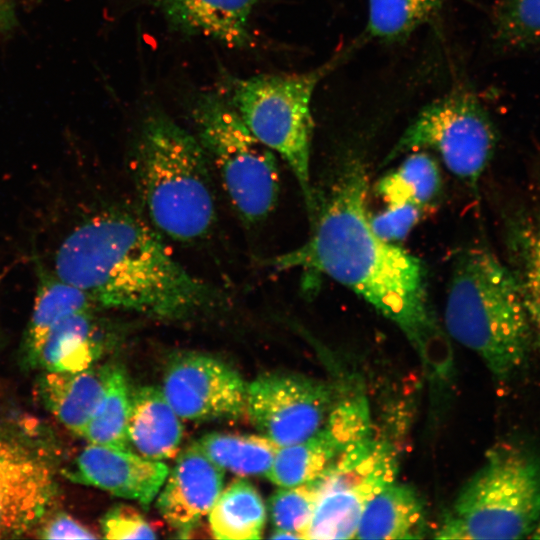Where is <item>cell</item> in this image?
Returning <instances> with one entry per match:
<instances>
[{"instance_id": "83f0119b", "label": "cell", "mask_w": 540, "mask_h": 540, "mask_svg": "<svg viewBox=\"0 0 540 540\" xmlns=\"http://www.w3.org/2000/svg\"><path fill=\"white\" fill-rule=\"evenodd\" d=\"M317 498L314 481L280 487L269 500V512L274 526L271 538L306 539Z\"/></svg>"}, {"instance_id": "5bb4252c", "label": "cell", "mask_w": 540, "mask_h": 540, "mask_svg": "<svg viewBox=\"0 0 540 540\" xmlns=\"http://www.w3.org/2000/svg\"><path fill=\"white\" fill-rule=\"evenodd\" d=\"M169 473L161 461L147 459L131 450L89 443L64 472L75 483L136 500L148 508Z\"/></svg>"}, {"instance_id": "3957f363", "label": "cell", "mask_w": 540, "mask_h": 540, "mask_svg": "<svg viewBox=\"0 0 540 540\" xmlns=\"http://www.w3.org/2000/svg\"><path fill=\"white\" fill-rule=\"evenodd\" d=\"M444 322L449 336L475 352L502 384L520 372L535 344L516 277L482 247L464 249L456 256Z\"/></svg>"}, {"instance_id": "7a4b0ae2", "label": "cell", "mask_w": 540, "mask_h": 540, "mask_svg": "<svg viewBox=\"0 0 540 540\" xmlns=\"http://www.w3.org/2000/svg\"><path fill=\"white\" fill-rule=\"evenodd\" d=\"M53 271L99 308L179 319L224 300L221 291L188 272L151 227L121 211L77 225L58 247Z\"/></svg>"}, {"instance_id": "ba28073f", "label": "cell", "mask_w": 540, "mask_h": 540, "mask_svg": "<svg viewBox=\"0 0 540 540\" xmlns=\"http://www.w3.org/2000/svg\"><path fill=\"white\" fill-rule=\"evenodd\" d=\"M495 126L477 96L460 88L426 105L405 129L384 164L432 149L458 179L476 188L496 148Z\"/></svg>"}, {"instance_id": "8fae6325", "label": "cell", "mask_w": 540, "mask_h": 540, "mask_svg": "<svg viewBox=\"0 0 540 540\" xmlns=\"http://www.w3.org/2000/svg\"><path fill=\"white\" fill-rule=\"evenodd\" d=\"M247 386L224 362L188 353L170 362L162 391L180 418L202 421L238 418L246 413Z\"/></svg>"}, {"instance_id": "cb8c5ba5", "label": "cell", "mask_w": 540, "mask_h": 540, "mask_svg": "<svg viewBox=\"0 0 540 540\" xmlns=\"http://www.w3.org/2000/svg\"><path fill=\"white\" fill-rule=\"evenodd\" d=\"M104 389L82 435L88 443L131 450L127 425L130 389L125 370L115 364L102 367Z\"/></svg>"}, {"instance_id": "9c48e42d", "label": "cell", "mask_w": 540, "mask_h": 540, "mask_svg": "<svg viewBox=\"0 0 540 540\" xmlns=\"http://www.w3.org/2000/svg\"><path fill=\"white\" fill-rule=\"evenodd\" d=\"M397 472L391 444L366 436L347 446L313 480L318 498L306 539L355 538L365 506Z\"/></svg>"}, {"instance_id": "2e32d148", "label": "cell", "mask_w": 540, "mask_h": 540, "mask_svg": "<svg viewBox=\"0 0 540 540\" xmlns=\"http://www.w3.org/2000/svg\"><path fill=\"white\" fill-rule=\"evenodd\" d=\"M150 2L177 34L208 38L232 49H249L255 44L251 18L259 0Z\"/></svg>"}, {"instance_id": "44dd1931", "label": "cell", "mask_w": 540, "mask_h": 540, "mask_svg": "<svg viewBox=\"0 0 540 540\" xmlns=\"http://www.w3.org/2000/svg\"><path fill=\"white\" fill-rule=\"evenodd\" d=\"M37 288L33 310L23 338V355L35 366L41 345L49 331L73 313L97 310L96 303L82 290L59 278L36 262Z\"/></svg>"}, {"instance_id": "4dcf8cb0", "label": "cell", "mask_w": 540, "mask_h": 540, "mask_svg": "<svg viewBox=\"0 0 540 540\" xmlns=\"http://www.w3.org/2000/svg\"><path fill=\"white\" fill-rule=\"evenodd\" d=\"M423 209L409 203L388 204V208L370 218L375 234L387 242L399 241L418 223Z\"/></svg>"}, {"instance_id": "5b68a950", "label": "cell", "mask_w": 540, "mask_h": 540, "mask_svg": "<svg viewBox=\"0 0 540 540\" xmlns=\"http://www.w3.org/2000/svg\"><path fill=\"white\" fill-rule=\"evenodd\" d=\"M540 521V453L508 440L492 446L459 492L435 537L522 539Z\"/></svg>"}, {"instance_id": "484cf974", "label": "cell", "mask_w": 540, "mask_h": 540, "mask_svg": "<svg viewBox=\"0 0 540 540\" xmlns=\"http://www.w3.org/2000/svg\"><path fill=\"white\" fill-rule=\"evenodd\" d=\"M375 188L387 204L409 203L424 210L439 197L442 178L436 160L424 150H417L383 176Z\"/></svg>"}, {"instance_id": "8992f818", "label": "cell", "mask_w": 540, "mask_h": 540, "mask_svg": "<svg viewBox=\"0 0 540 540\" xmlns=\"http://www.w3.org/2000/svg\"><path fill=\"white\" fill-rule=\"evenodd\" d=\"M340 60L335 56L320 67L302 73L226 76L220 92L252 134L289 166L303 195L310 222L318 210L310 176L314 126L311 100L317 84Z\"/></svg>"}, {"instance_id": "7c38bea8", "label": "cell", "mask_w": 540, "mask_h": 540, "mask_svg": "<svg viewBox=\"0 0 540 540\" xmlns=\"http://www.w3.org/2000/svg\"><path fill=\"white\" fill-rule=\"evenodd\" d=\"M369 423L363 399L335 404L317 432L301 442L279 447L266 478L279 487L317 479L347 446L368 436Z\"/></svg>"}, {"instance_id": "7402d4cb", "label": "cell", "mask_w": 540, "mask_h": 540, "mask_svg": "<svg viewBox=\"0 0 540 540\" xmlns=\"http://www.w3.org/2000/svg\"><path fill=\"white\" fill-rule=\"evenodd\" d=\"M424 518V502L416 490L394 481L369 500L355 538H421Z\"/></svg>"}, {"instance_id": "9a60e30c", "label": "cell", "mask_w": 540, "mask_h": 540, "mask_svg": "<svg viewBox=\"0 0 540 540\" xmlns=\"http://www.w3.org/2000/svg\"><path fill=\"white\" fill-rule=\"evenodd\" d=\"M223 469L193 443L182 450L159 491L156 507L183 536L209 514L223 490Z\"/></svg>"}, {"instance_id": "603a6c76", "label": "cell", "mask_w": 540, "mask_h": 540, "mask_svg": "<svg viewBox=\"0 0 540 540\" xmlns=\"http://www.w3.org/2000/svg\"><path fill=\"white\" fill-rule=\"evenodd\" d=\"M208 515L211 532L217 539H259L265 525L266 508L254 485L238 478L221 491Z\"/></svg>"}, {"instance_id": "f546056e", "label": "cell", "mask_w": 540, "mask_h": 540, "mask_svg": "<svg viewBox=\"0 0 540 540\" xmlns=\"http://www.w3.org/2000/svg\"><path fill=\"white\" fill-rule=\"evenodd\" d=\"M107 539H154L156 532L149 522L134 508L127 505L112 507L101 522Z\"/></svg>"}, {"instance_id": "e0dca14e", "label": "cell", "mask_w": 540, "mask_h": 540, "mask_svg": "<svg viewBox=\"0 0 540 540\" xmlns=\"http://www.w3.org/2000/svg\"><path fill=\"white\" fill-rule=\"evenodd\" d=\"M127 433L130 448L159 461L177 454L183 426L162 389L142 386L130 392Z\"/></svg>"}, {"instance_id": "277c9868", "label": "cell", "mask_w": 540, "mask_h": 540, "mask_svg": "<svg viewBox=\"0 0 540 540\" xmlns=\"http://www.w3.org/2000/svg\"><path fill=\"white\" fill-rule=\"evenodd\" d=\"M135 156L139 195L153 227L179 242L206 237L216 201L210 162L196 135L152 109L142 120Z\"/></svg>"}, {"instance_id": "4316f807", "label": "cell", "mask_w": 540, "mask_h": 540, "mask_svg": "<svg viewBox=\"0 0 540 540\" xmlns=\"http://www.w3.org/2000/svg\"><path fill=\"white\" fill-rule=\"evenodd\" d=\"M443 0H368L367 36L397 41L431 19Z\"/></svg>"}, {"instance_id": "4fadbf2b", "label": "cell", "mask_w": 540, "mask_h": 540, "mask_svg": "<svg viewBox=\"0 0 540 540\" xmlns=\"http://www.w3.org/2000/svg\"><path fill=\"white\" fill-rule=\"evenodd\" d=\"M55 491L47 461L19 443L0 440V539L34 528Z\"/></svg>"}, {"instance_id": "d6986e66", "label": "cell", "mask_w": 540, "mask_h": 540, "mask_svg": "<svg viewBox=\"0 0 540 540\" xmlns=\"http://www.w3.org/2000/svg\"><path fill=\"white\" fill-rule=\"evenodd\" d=\"M96 310L68 315L45 337L35 366L43 371L77 372L88 369L102 355L105 331Z\"/></svg>"}, {"instance_id": "d6a6232c", "label": "cell", "mask_w": 540, "mask_h": 540, "mask_svg": "<svg viewBox=\"0 0 540 540\" xmlns=\"http://www.w3.org/2000/svg\"><path fill=\"white\" fill-rule=\"evenodd\" d=\"M529 538L540 539V521L538 522L537 526L535 527L533 533L530 535Z\"/></svg>"}, {"instance_id": "6da1fadb", "label": "cell", "mask_w": 540, "mask_h": 540, "mask_svg": "<svg viewBox=\"0 0 540 540\" xmlns=\"http://www.w3.org/2000/svg\"><path fill=\"white\" fill-rule=\"evenodd\" d=\"M367 191L362 165L345 166L318 206L309 238L267 265L322 273L347 287L401 329L433 375L444 376L450 346L432 307L426 266L375 234Z\"/></svg>"}, {"instance_id": "ac0fdd59", "label": "cell", "mask_w": 540, "mask_h": 540, "mask_svg": "<svg viewBox=\"0 0 540 540\" xmlns=\"http://www.w3.org/2000/svg\"><path fill=\"white\" fill-rule=\"evenodd\" d=\"M503 223L510 269L523 296L534 343L540 346V205L518 206Z\"/></svg>"}, {"instance_id": "52a82bcc", "label": "cell", "mask_w": 540, "mask_h": 540, "mask_svg": "<svg viewBox=\"0 0 540 540\" xmlns=\"http://www.w3.org/2000/svg\"><path fill=\"white\" fill-rule=\"evenodd\" d=\"M189 113L195 135L241 220L254 225L266 219L280 189L275 153L252 134L220 92L193 95Z\"/></svg>"}, {"instance_id": "d4e9b609", "label": "cell", "mask_w": 540, "mask_h": 540, "mask_svg": "<svg viewBox=\"0 0 540 540\" xmlns=\"http://www.w3.org/2000/svg\"><path fill=\"white\" fill-rule=\"evenodd\" d=\"M196 443L215 464L239 476L266 477L280 447L262 434L213 432Z\"/></svg>"}, {"instance_id": "ffe728a7", "label": "cell", "mask_w": 540, "mask_h": 540, "mask_svg": "<svg viewBox=\"0 0 540 540\" xmlns=\"http://www.w3.org/2000/svg\"><path fill=\"white\" fill-rule=\"evenodd\" d=\"M37 389L46 409L82 437L103 394L102 367L77 372L43 371Z\"/></svg>"}, {"instance_id": "30bf717a", "label": "cell", "mask_w": 540, "mask_h": 540, "mask_svg": "<svg viewBox=\"0 0 540 540\" xmlns=\"http://www.w3.org/2000/svg\"><path fill=\"white\" fill-rule=\"evenodd\" d=\"M335 396L326 383L294 373H266L247 386L246 413L279 446L301 442L325 423Z\"/></svg>"}, {"instance_id": "f1b7e54d", "label": "cell", "mask_w": 540, "mask_h": 540, "mask_svg": "<svg viewBox=\"0 0 540 540\" xmlns=\"http://www.w3.org/2000/svg\"><path fill=\"white\" fill-rule=\"evenodd\" d=\"M496 42L508 49L540 43V0H500L493 20Z\"/></svg>"}, {"instance_id": "1f68e13d", "label": "cell", "mask_w": 540, "mask_h": 540, "mask_svg": "<svg viewBox=\"0 0 540 540\" xmlns=\"http://www.w3.org/2000/svg\"><path fill=\"white\" fill-rule=\"evenodd\" d=\"M35 527L37 537L42 539H94L98 537L89 528L63 511L49 515L45 513Z\"/></svg>"}]
</instances>
